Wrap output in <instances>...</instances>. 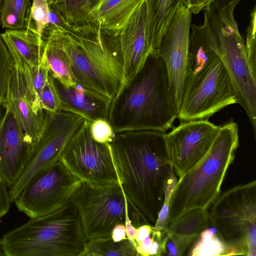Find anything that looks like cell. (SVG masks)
Here are the masks:
<instances>
[{
    "label": "cell",
    "instance_id": "39",
    "mask_svg": "<svg viewBox=\"0 0 256 256\" xmlns=\"http://www.w3.org/2000/svg\"><path fill=\"white\" fill-rule=\"evenodd\" d=\"M216 0H202V11L207 9L209 6Z\"/></svg>",
    "mask_w": 256,
    "mask_h": 256
},
{
    "label": "cell",
    "instance_id": "30",
    "mask_svg": "<svg viewBox=\"0 0 256 256\" xmlns=\"http://www.w3.org/2000/svg\"><path fill=\"white\" fill-rule=\"evenodd\" d=\"M48 0H32L26 16L24 28L39 34L42 38L43 32L48 23Z\"/></svg>",
    "mask_w": 256,
    "mask_h": 256
},
{
    "label": "cell",
    "instance_id": "17",
    "mask_svg": "<svg viewBox=\"0 0 256 256\" xmlns=\"http://www.w3.org/2000/svg\"><path fill=\"white\" fill-rule=\"evenodd\" d=\"M8 106L30 146L36 142L46 124V111H36L25 87L21 72L14 68L4 106Z\"/></svg>",
    "mask_w": 256,
    "mask_h": 256
},
{
    "label": "cell",
    "instance_id": "31",
    "mask_svg": "<svg viewBox=\"0 0 256 256\" xmlns=\"http://www.w3.org/2000/svg\"><path fill=\"white\" fill-rule=\"evenodd\" d=\"M14 69L13 60L0 34V104L3 106Z\"/></svg>",
    "mask_w": 256,
    "mask_h": 256
},
{
    "label": "cell",
    "instance_id": "5",
    "mask_svg": "<svg viewBox=\"0 0 256 256\" xmlns=\"http://www.w3.org/2000/svg\"><path fill=\"white\" fill-rule=\"evenodd\" d=\"M239 146L238 128L231 122L220 126L204 157L178 178L172 195L169 224L194 209H208L220 195L227 170Z\"/></svg>",
    "mask_w": 256,
    "mask_h": 256
},
{
    "label": "cell",
    "instance_id": "14",
    "mask_svg": "<svg viewBox=\"0 0 256 256\" xmlns=\"http://www.w3.org/2000/svg\"><path fill=\"white\" fill-rule=\"evenodd\" d=\"M181 122L164 134L170 160L179 178L204 157L220 128L208 119Z\"/></svg>",
    "mask_w": 256,
    "mask_h": 256
},
{
    "label": "cell",
    "instance_id": "24",
    "mask_svg": "<svg viewBox=\"0 0 256 256\" xmlns=\"http://www.w3.org/2000/svg\"><path fill=\"white\" fill-rule=\"evenodd\" d=\"M44 44V54L54 78L65 86H76L70 58L53 32L48 34Z\"/></svg>",
    "mask_w": 256,
    "mask_h": 256
},
{
    "label": "cell",
    "instance_id": "6",
    "mask_svg": "<svg viewBox=\"0 0 256 256\" xmlns=\"http://www.w3.org/2000/svg\"><path fill=\"white\" fill-rule=\"evenodd\" d=\"M240 0H216L204 10V21L212 48L222 62L256 134V76L249 66L244 42L234 16Z\"/></svg>",
    "mask_w": 256,
    "mask_h": 256
},
{
    "label": "cell",
    "instance_id": "4",
    "mask_svg": "<svg viewBox=\"0 0 256 256\" xmlns=\"http://www.w3.org/2000/svg\"><path fill=\"white\" fill-rule=\"evenodd\" d=\"M0 240L6 256H82L88 240L70 201L52 212L30 218Z\"/></svg>",
    "mask_w": 256,
    "mask_h": 256
},
{
    "label": "cell",
    "instance_id": "12",
    "mask_svg": "<svg viewBox=\"0 0 256 256\" xmlns=\"http://www.w3.org/2000/svg\"><path fill=\"white\" fill-rule=\"evenodd\" d=\"M86 120L68 142L60 160L81 182L98 185L118 183L109 144L93 139Z\"/></svg>",
    "mask_w": 256,
    "mask_h": 256
},
{
    "label": "cell",
    "instance_id": "40",
    "mask_svg": "<svg viewBox=\"0 0 256 256\" xmlns=\"http://www.w3.org/2000/svg\"><path fill=\"white\" fill-rule=\"evenodd\" d=\"M0 256H6L2 242L0 240Z\"/></svg>",
    "mask_w": 256,
    "mask_h": 256
},
{
    "label": "cell",
    "instance_id": "16",
    "mask_svg": "<svg viewBox=\"0 0 256 256\" xmlns=\"http://www.w3.org/2000/svg\"><path fill=\"white\" fill-rule=\"evenodd\" d=\"M0 117V176L10 188L16 182L28 158L30 146L10 108Z\"/></svg>",
    "mask_w": 256,
    "mask_h": 256
},
{
    "label": "cell",
    "instance_id": "33",
    "mask_svg": "<svg viewBox=\"0 0 256 256\" xmlns=\"http://www.w3.org/2000/svg\"><path fill=\"white\" fill-rule=\"evenodd\" d=\"M38 98L42 110L52 113L62 110L61 100L51 71L40 92Z\"/></svg>",
    "mask_w": 256,
    "mask_h": 256
},
{
    "label": "cell",
    "instance_id": "38",
    "mask_svg": "<svg viewBox=\"0 0 256 256\" xmlns=\"http://www.w3.org/2000/svg\"><path fill=\"white\" fill-rule=\"evenodd\" d=\"M182 2L192 14H196L202 11V0H182Z\"/></svg>",
    "mask_w": 256,
    "mask_h": 256
},
{
    "label": "cell",
    "instance_id": "25",
    "mask_svg": "<svg viewBox=\"0 0 256 256\" xmlns=\"http://www.w3.org/2000/svg\"><path fill=\"white\" fill-rule=\"evenodd\" d=\"M150 16L152 52L156 53L176 11L182 0H146Z\"/></svg>",
    "mask_w": 256,
    "mask_h": 256
},
{
    "label": "cell",
    "instance_id": "22",
    "mask_svg": "<svg viewBox=\"0 0 256 256\" xmlns=\"http://www.w3.org/2000/svg\"><path fill=\"white\" fill-rule=\"evenodd\" d=\"M98 0H48L49 8L58 16L64 27L78 30L92 26L90 10Z\"/></svg>",
    "mask_w": 256,
    "mask_h": 256
},
{
    "label": "cell",
    "instance_id": "19",
    "mask_svg": "<svg viewBox=\"0 0 256 256\" xmlns=\"http://www.w3.org/2000/svg\"><path fill=\"white\" fill-rule=\"evenodd\" d=\"M0 36L13 60L14 68H30L41 62L45 44L39 34L26 28L6 29Z\"/></svg>",
    "mask_w": 256,
    "mask_h": 256
},
{
    "label": "cell",
    "instance_id": "2",
    "mask_svg": "<svg viewBox=\"0 0 256 256\" xmlns=\"http://www.w3.org/2000/svg\"><path fill=\"white\" fill-rule=\"evenodd\" d=\"M177 114L165 64L158 54L150 53L112 104L108 120L116 134L144 130L166 132Z\"/></svg>",
    "mask_w": 256,
    "mask_h": 256
},
{
    "label": "cell",
    "instance_id": "3",
    "mask_svg": "<svg viewBox=\"0 0 256 256\" xmlns=\"http://www.w3.org/2000/svg\"><path fill=\"white\" fill-rule=\"evenodd\" d=\"M53 32L68 56L78 84L110 106L123 86V64L118 36L96 26Z\"/></svg>",
    "mask_w": 256,
    "mask_h": 256
},
{
    "label": "cell",
    "instance_id": "20",
    "mask_svg": "<svg viewBox=\"0 0 256 256\" xmlns=\"http://www.w3.org/2000/svg\"><path fill=\"white\" fill-rule=\"evenodd\" d=\"M54 80L62 102V110L77 114L89 122L98 118L108 120L109 104L78 84L66 86L55 78Z\"/></svg>",
    "mask_w": 256,
    "mask_h": 256
},
{
    "label": "cell",
    "instance_id": "9",
    "mask_svg": "<svg viewBox=\"0 0 256 256\" xmlns=\"http://www.w3.org/2000/svg\"><path fill=\"white\" fill-rule=\"evenodd\" d=\"M236 103V92L218 56L186 80L177 118L181 122L208 119Z\"/></svg>",
    "mask_w": 256,
    "mask_h": 256
},
{
    "label": "cell",
    "instance_id": "37",
    "mask_svg": "<svg viewBox=\"0 0 256 256\" xmlns=\"http://www.w3.org/2000/svg\"><path fill=\"white\" fill-rule=\"evenodd\" d=\"M111 237L115 242H120L127 239L125 224H120L116 225L112 230Z\"/></svg>",
    "mask_w": 256,
    "mask_h": 256
},
{
    "label": "cell",
    "instance_id": "10",
    "mask_svg": "<svg viewBox=\"0 0 256 256\" xmlns=\"http://www.w3.org/2000/svg\"><path fill=\"white\" fill-rule=\"evenodd\" d=\"M84 120L80 116L70 112L46 111L44 126L31 147L19 178L8 190L12 202L36 176L60 160L68 142Z\"/></svg>",
    "mask_w": 256,
    "mask_h": 256
},
{
    "label": "cell",
    "instance_id": "28",
    "mask_svg": "<svg viewBox=\"0 0 256 256\" xmlns=\"http://www.w3.org/2000/svg\"><path fill=\"white\" fill-rule=\"evenodd\" d=\"M30 0H2L0 8L2 27L10 30L25 28V20L30 8Z\"/></svg>",
    "mask_w": 256,
    "mask_h": 256
},
{
    "label": "cell",
    "instance_id": "34",
    "mask_svg": "<svg viewBox=\"0 0 256 256\" xmlns=\"http://www.w3.org/2000/svg\"><path fill=\"white\" fill-rule=\"evenodd\" d=\"M256 6L251 10L250 21L247 30L244 50L249 66L256 76Z\"/></svg>",
    "mask_w": 256,
    "mask_h": 256
},
{
    "label": "cell",
    "instance_id": "29",
    "mask_svg": "<svg viewBox=\"0 0 256 256\" xmlns=\"http://www.w3.org/2000/svg\"><path fill=\"white\" fill-rule=\"evenodd\" d=\"M163 236L154 228V226L145 224L136 228L133 245L139 256H161Z\"/></svg>",
    "mask_w": 256,
    "mask_h": 256
},
{
    "label": "cell",
    "instance_id": "27",
    "mask_svg": "<svg viewBox=\"0 0 256 256\" xmlns=\"http://www.w3.org/2000/svg\"><path fill=\"white\" fill-rule=\"evenodd\" d=\"M198 238L190 250V256H232L230 249L220 239L212 225L205 228Z\"/></svg>",
    "mask_w": 256,
    "mask_h": 256
},
{
    "label": "cell",
    "instance_id": "1",
    "mask_svg": "<svg viewBox=\"0 0 256 256\" xmlns=\"http://www.w3.org/2000/svg\"><path fill=\"white\" fill-rule=\"evenodd\" d=\"M165 133L154 130L122 132L116 133L108 143L128 201L152 226L157 220L165 186L173 170Z\"/></svg>",
    "mask_w": 256,
    "mask_h": 256
},
{
    "label": "cell",
    "instance_id": "23",
    "mask_svg": "<svg viewBox=\"0 0 256 256\" xmlns=\"http://www.w3.org/2000/svg\"><path fill=\"white\" fill-rule=\"evenodd\" d=\"M190 28L186 80L218 56L212 47L204 24H191Z\"/></svg>",
    "mask_w": 256,
    "mask_h": 256
},
{
    "label": "cell",
    "instance_id": "26",
    "mask_svg": "<svg viewBox=\"0 0 256 256\" xmlns=\"http://www.w3.org/2000/svg\"><path fill=\"white\" fill-rule=\"evenodd\" d=\"M139 256L134 246L127 238L115 242L112 238L88 240L82 256Z\"/></svg>",
    "mask_w": 256,
    "mask_h": 256
},
{
    "label": "cell",
    "instance_id": "32",
    "mask_svg": "<svg viewBox=\"0 0 256 256\" xmlns=\"http://www.w3.org/2000/svg\"><path fill=\"white\" fill-rule=\"evenodd\" d=\"M178 180L173 170L167 180L164 188L162 204L156 222L154 226V230L162 236L166 234L169 224V213L171 198Z\"/></svg>",
    "mask_w": 256,
    "mask_h": 256
},
{
    "label": "cell",
    "instance_id": "13",
    "mask_svg": "<svg viewBox=\"0 0 256 256\" xmlns=\"http://www.w3.org/2000/svg\"><path fill=\"white\" fill-rule=\"evenodd\" d=\"M192 14L183 2L179 4L156 52L165 64L171 96L177 113L187 75Z\"/></svg>",
    "mask_w": 256,
    "mask_h": 256
},
{
    "label": "cell",
    "instance_id": "7",
    "mask_svg": "<svg viewBox=\"0 0 256 256\" xmlns=\"http://www.w3.org/2000/svg\"><path fill=\"white\" fill-rule=\"evenodd\" d=\"M232 256H256V181L235 186L216 198L208 209Z\"/></svg>",
    "mask_w": 256,
    "mask_h": 256
},
{
    "label": "cell",
    "instance_id": "36",
    "mask_svg": "<svg viewBox=\"0 0 256 256\" xmlns=\"http://www.w3.org/2000/svg\"><path fill=\"white\" fill-rule=\"evenodd\" d=\"M0 104V117L2 114V108ZM8 186L0 176V218L4 216L9 210L12 202Z\"/></svg>",
    "mask_w": 256,
    "mask_h": 256
},
{
    "label": "cell",
    "instance_id": "15",
    "mask_svg": "<svg viewBox=\"0 0 256 256\" xmlns=\"http://www.w3.org/2000/svg\"><path fill=\"white\" fill-rule=\"evenodd\" d=\"M118 37L123 64L122 90L136 76L152 52L149 10L146 0L133 14Z\"/></svg>",
    "mask_w": 256,
    "mask_h": 256
},
{
    "label": "cell",
    "instance_id": "11",
    "mask_svg": "<svg viewBox=\"0 0 256 256\" xmlns=\"http://www.w3.org/2000/svg\"><path fill=\"white\" fill-rule=\"evenodd\" d=\"M81 182L60 160L36 176L14 202L30 218L45 216L69 202Z\"/></svg>",
    "mask_w": 256,
    "mask_h": 256
},
{
    "label": "cell",
    "instance_id": "21",
    "mask_svg": "<svg viewBox=\"0 0 256 256\" xmlns=\"http://www.w3.org/2000/svg\"><path fill=\"white\" fill-rule=\"evenodd\" d=\"M144 0H98L90 10L92 26L118 36Z\"/></svg>",
    "mask_w": 256,
    "mask_h": 256
},
{
    "label": "cell",
    "instance_id": "18",
    "mask_svg": "<svg viewBox=\"0 0 256 256\" xmlns=\"http://www.w3.org/2000/svg\"><path fill=\"white\" fill-rule=\"evenodd\" d=\"M210 225L208 209L191 210L169 224L162 243V256H182Z\"/></svg>",
    "mask_w": 256,
    "mask_h": 256
},
{
    "label": "cell",
    "instance_id": "8",
    "mask_svg": "<svg viewBox=\"0 0 256 256\" xmlns=\"http://www.w3.org/2000/svg\"><path fill=\"white\" fill-rule=\"evenodd\" d=\"M70 201L78 212L88 240L112 238V229L124 224L126 210L132 206L119 182L98 185L82 182Z\"/></svg>",
    "mask_w": 256,
    "mask_h": 256
},
{
    "label": "cell",
    "instance_id": "35",
    "mask_svg": "<svg viewBox=\"0 0 256 256\" xmlns=\"http://www.w3.org/2000/svg\"><path fill=\"white\" fill-rule=\"evenodd\" d=\"M89 130L94 140L103 144L110 142L116 135L110 122L104 118H98L90 122Z\"/></svg>",
    "mask_w": 256,
    "mask_h": 256
}]
</instances>
